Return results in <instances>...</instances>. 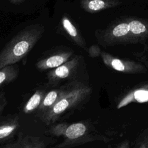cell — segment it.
Here are the masks:
<instances>
[{"instance_id": "cell-19", "label": "cell", "mask_w": 148, "mask_h": 148, "mask_svg": "<svg viewBox=\"0 0 148 148\" xmlns=\"http://www.w3.org/2000/svg\"><path fill=\"white\" fill-rule=\"evenodd\" d=\"M139 148H147L146 147V143H142L140 144Z\"/></svg>"}, {"instance_id": "cell-11", "label": "cell", "mask_w": 148, "mask_h": 148, "mask_svg": "<svg viewBox=\"0 0 148 148\" xmlns=\"http://www.w3.org/2000/svg\"><path fill=\"white\" fill-rule=\"evenodd\" d=\"M129 29L128 24L126 23H123L116 26L113 30V34L115 36H121L127 34Z\"/></svg>"}, {"instance_id": "cell-6", "label": "cell", "mask_w": 148, "mask_h": 148, "mask_svg": "<svg viewBox=\"0 0 148 148\" xmlns=\"http://www.w3.org/2000/svg\"><path fill=\"white\" fill-rule=\"evenodd\" d=\"M18 67L14 65L0 69V87L15 80L18 75Z\"/></svg>"}, {"instance_id": "cell-10", "label": "cell", "mask_w": 148, "mask_h": 148, "mask_svg": "<svg viewBox=\"0 0 148 148\" xmlns=\"http://www.w3.org/2000/svg\"><path fill=\"white\" fill-rule=\"evenodd\" d=\"M69 69L65 65H61L57 67L52 73L51 76L57 78H65L68 76Z\"/></svg>"}, {"instance_id": "cell-1", "label": "cell", "mask_w": 148, "mask_h": 148, "mask_svg": "<svg viewBox=\"0 0 148 148\" xmlns=\"http://www.w3.org/2000/svg\"><path fill=\"white\" fill-rule=\"evenodd\" d=\"M43 28L39 24L26 27L5 46L0 52V69L25 57L40 38Z\"/></svg>"}, {"instance_id": "cell-9", "label": "cell", "mask_w": 148, "mask_h": 148, "mask_svg": "<svg viewBox=\"0 0 148 148\" xmlns=\"http://www.w3.org/2000/svg\"><path fill=\"white\" fill-rule=\"evenodd\" d=\"M129 29L134 34H139L146 31L145 26L138 21H132L128 24Z\"/></svg>"}, {"instance_id": "cell-2", "label": "cell", "mask_w": 148, "mask_h": 148, "mask_svg": "<svg viewBox=\"0 0 148 148\" xmlns=\"http://www.w3.org/2000/svg\"><path fill=\"white\" fill-rule=\"evenodd\" d=\"M87 131L86 127L82 123L72 124L66 127L58 125L51 129L50 132L54 135L64 137L63 142L52 148H70L84 144L88 140L83 139Z\"/></svg>"}, {"instance_id": "cell-18", "label": "cell", "mask_w": 148, "mask_h": 148, "mask_svg": "<svg viewBox=\"0 0 148 148\" xmlns=\"http://www.w3.org/2000/svg\"><path fill=\"white\" fill-rule=\"evenodd\" d=\"M25 2L24 0H10L9 2L13 5H20Z\"/></svg>"}, {"instance_id": "cell-16", "label": "cell", "mask_w": 148, "mask_h": 148, "mask_svg": "<svg viewBox=\"0 0 148 148\" xmlns=\"http://www.w3.org/2000/svg\"><path fill=\"white\" fill-rule=\"evenodd\" d=\"M112 65L113 67L117 71H123L124 69V65L122 64V62L119 60H117V59L113 60L112 62Z\"/></svg>"}, {"instance_id": "cell-20", "label": "cell", "mask_w": 148, "mask_h": 148, "mask_svg": "<svg viewBox=\"0 0 148 148\" xmlns=\"http://www.w3.org/2000/svg\"><path fill=\"white\" fill-rule=\"evenodd\" d=\"M146 147H147V148H148V142L146 143Z\"/></svg>"}, {"instance_id": "cell-8", "label": "cell", "mask_w": 148, "mask_h": 148, "mask_svg": "<svg viewBox=\"0 0 148 148\" xmlns=\"http://www.w3.org/2000/svg\"><path fill=\"white\" fill-rule=\"evenodd\" d=\"M58 97V92L56 91H51L43 98L40 105L38 109V114H41L46 112L49 108L52 107ZM38 114V115H39Z\"/></svg>"}, {"instance_id": "cell-4", "label": "cell", "mask_w": 148, "mask_h": 148, "mask_svg": "<svg viewBox=\"0 0 148 148\" xmlns=\"http://www.w3.org/2000/svg\"><path fill=\"white\" fill-rule=\"evenodd\" d=\"M19 126V120L17 117L0 121V142L12 137Z\"/></svg>"}, {"instance_id": "cell-5", "label": "cell", "mask_w": 148, "mask_h": 148, "mask_svg": "<svg viewBox=\"0 0 148 148\" xmlns=\"http://www.w3.org/2000/svg\"><path fill=\"white\" fill-rule=\"evenodd\" d=\"M44 97V92L42 90L39 89L36 90L24 105L23 109V112L27 114L38 109Z\"/></svg>"}, {"instance_id": "cell-15", "label": "cell", "mask_w": 148, "mask_h": 148, "mask_svg": "<svg viewBox=\"0 0 148 148\" xmlns=\"http://www.w3.org/2000/svg\"><path fill=\"white\" fill-rule=\"evenodd\" d=\"M6 103H7V101L5 96V93L3 92H0V116L1 115Z\"/></svg>"}, {"instance_id": "cell-14", "label": "cell", "mask_w": 148, "mask_h": 148, "mask_svg": "<svg viewBox=\"0 0 148 148\" xmlns=\"http://www.w3.org/2000/svg\"><path fill=\"white\" fill-rule=\"evenodd\" d=\"M105 6V2L101 0L91 1L88 3V7L93 10H97L102 9Z\"/></svg>"}, {"instance_id": "cell-13", "label": "cell", "mask_w": 148, "mask_h": 148, "mask_svg": "<svg viewBox=\"0 0 148 148\" xmlns=\"http://www.w3.org/2000/svg\"><path fill=\"white\" fill-rule=\"evenodd\" d=\"M134 96L135 99L139 102H146L148 101V91L145 90H138L136 91Z\"/></svg>"}, {"instance_id": "cell-3", "label": "cell", "mask_w": 148, "mask_h": 148, "mask_svg": "<svg viewBox=\"0 0 148 148\" xmlns=\"http://www.w3.org/2000/svg\"><path fill=\"white\" fill-rule=\"evenodd\" d=\"M0 148H46V145L38 136L21 133L15 142L1 146Z\"/></svg>"}, {"instance_id": "cell-7", "label": "cell", "mask_w": 148, "mask_h": 148, "mask_svg": "<svg viewBox=\"0 0 148 148\" xmlns=\"http://www.w3.org/2000/svg\"><path fill=\"white\" fill-rule=\"evenodd\" d=\"M64 58L61 55H55L39 60L36 66L39 70H45L49 68L58 67L64 62Z\"/></svg>"}, {"instance_id": "cell-12", "label": "cell", "mask_w": 148, "mask_h": 148, "mask_svg": "<svg viewBox=\"0 0 148 148\" xmlns=\"http://www.w3.org/2000/svg\"><path fill=\"white\" fill-rule=\"evenodd\" d=\"M63 25L64 28L68 31V32L70 35L73 37L77 35V31L75 27L72 24V23L67 18L64 19Z\"/></svg>"}, {"instance_id": "cell-17", "label": "cell", "mask_w": 148, "mask_h": 148, "mask_svg": "<svg viewBox=\"0 0 148 148\" xmlns=\"http://www.w3.org/2000/svg\"><path fill=\"white\" fill-rule=\"evenodd\" d=\"M116 148H130V143L128 140H126L119 144Z\"/></svg>"}]
</instances>
